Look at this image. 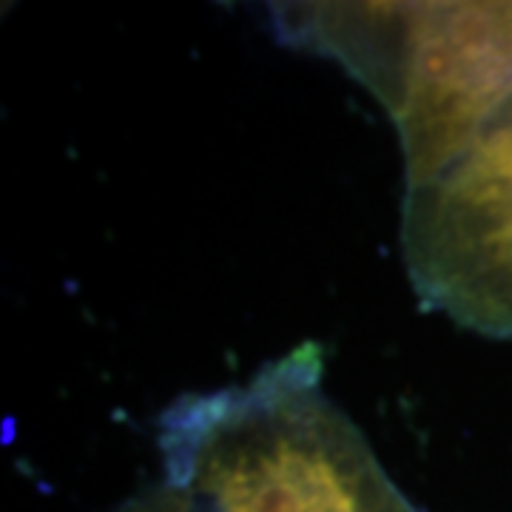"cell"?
<instances>
[{
	"instance_id": "cell-1",
	"label": "cell",
	"mask_w": 512,
	"mask_h": 512,
	"mask_svg": "<svg viewBox=\"0 0 512 512\" xmlns=\"http://www.w3.org/2000/svg\"><path fill=\"white\" fill-rule=\"evenodd\" d=\"M302 345L160 419L163 473L114 512H421L322 387Z\"/></svg>"
},
{
	"instance_id": "cell-2",
	"label": "cell",
	"mask_w": 512,
	"mask_h": 512,
	"mask_svg": "<svg viewBox=\"0 0 512 512\" xmlns=\"http://www.w3.org/2000/svg\"><path fill=\"white\" fill-rule=\"evenodd\" d=\"M274 20L382 103L404 183L436 171L512 97V3H285Z\"/></svg>"
},
{
	"instance_id": "cell-3",
	"label": "cell",
	"mask_w": 512,
	"mask_h": 512,
	"mask_svg": "<svg viewBox=\"0 0 512 512\" xmlns=\"http://www.w3.org/2000/svg\"><path fill=\"white\" fill-rule=\"evenodd\" d=\"M399 234L430 308L484 336H512V97L436 171L404 183Z\"/></svg>"
}]
</instances>
